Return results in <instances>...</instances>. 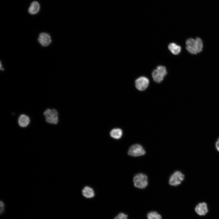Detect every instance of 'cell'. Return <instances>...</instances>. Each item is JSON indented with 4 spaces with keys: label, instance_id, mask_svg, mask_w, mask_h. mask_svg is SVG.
<instances>
[{
    "label": "cell",
    "instance_id": "obj_7",
    "mask_svg": "<svg viewBox=\"0 0 219 219\" xmlns=\"http://www.w3.org/2000/svg\"><path fill=\"white\" fill-rule=\"evenodd\" d=\"M38 40L40 44L44 47L48 46L51 42V38L50 35L45 33H40Z\"/></svg>",
    "mask_w": 219,
    "mask_h": 219
},
{
    "label": "cell",
    "instance_id": "obj_5",
    "mask_svg": "<svg viewBox=\"0 0 219 219\" xmlns=\"http://www.w3.org/2000/svg\"><path fill=\"white\" fill-rule=\"evenodd\" d=\"M145 151L140 144H135L131 146L128 152V155L133 157H138L144 155Z\"/></svg>",
    "mask_w": 219,
    "mask_h": 219
},
{
    "label": "cell",
    "instance_id": "obj_3",
    "mask_svg": "<svg viewBox=\"0 0 219 219\" xmlns=\"http://www.w3.org/2000/svg\"><path fill=\"white\" fill-rule=\"evenodd\" d=\"M46 121L49 123L57 124L58 122V113L55 109H47L43 113Z\"/></svg>",
    "mask_w": 219,
    "mask_h": 219
},
{
    "label": "cell",
    "instance_id": "obj_12",
    "mask_svg": "<svg viewBox=\"0 0 219 219\" xmlns=\"http://www.w3.org/2000/svg\"><path fill=\"white\" fill-rule=\"evenodd\" d=\"M40 8L39 3L36 1H34L30 4L28 9V12L31 14H35L38 12Z\"/></svg>",
    "mask_w": 219,
    "mask_h": 219
},
{
    "label": "cell",
    "instance_id": "obj_4",
    "mask_svg": "<svg viewBox=\"0 0 219 219\" xmlns=\"http://www.w3.org/2000/svg\"><path fill=\"white\" fill-rule=\"evenodd\" d=\"M184 175L180 171H176L170 176L169 183L172 186H177L181 183L184 180Z\"/></svg>",
    "mask_w": 219,
    "mask_h": 219
},
{
    "label": "cell",
    "instance_id": "obj_17",
    "mask_svg": "<svg viewBox=\"0 0 219 219\" xmlns=\"http://www.w3.org/2000/svg\"><path fill=\"white\" fill-rule=\"evenodd\" d=\"M114 219H128V215L123 213H120L116 215Z\"/></svg>",
    "mask_w": 219,
    "mask_h": 219
},
{
    "label": "cell",
    "instance_id": "obj_16",
    "mask_svg": "<svg viewBox=\"0 0 219 219\" xmlns=\"http://www.w3.org/2000/svg\"><path fill=\"white\" fill-rule=\"evenodd\" d=\"M148 219H162L161 215L155 211H151L147 214Z\"/></svg>",
    "mask_w": 219,
    "mask_h": 219
},
{
    "label": "cell",
    "instance_id": "obj_13",
    "mask_svg": "<svg viewBox=\"0 0 219 219\" xmlns=\"http://www.w3.org/2000/svg\"><path fill=\"white\" fill-rule=\"evenodd\" d=\"M168 48L171 52L174 55L179 54L181 51V47L174 43H169Z\"/></svg>",
    "mask_w": 219,
    "mask_h": 219
},
{
    "label": "cell",
    "instance_id": "obj_15",
    "mask_svg": "<svg viewBox=\"0 0 219 219\" xmlns=\"http://www.w3.org/2000/svg\"><path fill=\"white\" fill-rule=\"evenodd\" d=\"M195 48L196 52L199 53L201 52L203 47V43L202 40L199 37H197L195 39Z\"/></svg>",
    "mask_w": 219,
    "mask_h": 219
},
{
    "label": "cell",
    "instance_id": "obj_18",
    "mask_svg": "<svg viewBox=\"0 0 219 219\" xmlns=\"http://www.w3.org/2000/svg\"><path fill=\"white\" fill-rule=\"evenodd\" d=\"M0 214L3 213L4 209V204L2 201H1L0 202Z\"/></svg>",
    "mask_w": 219,
    "mask_h": 219
},
{
    "label": "cell",
    "instance_id": "obj_14",
    "mask_svg": "<svg viewBox=\"0 0 219 219\" xmlns=\"http://www.w3.org/2000/svg\"><path fill=\"white\" fill-rule=\"evenodd\" d=\"M122 134V130L119 128L113 129L110 132V136L113 138L116 139L121 138Z\"/></svg>",
    "mask_w": 219,
    "mask_h": 219
},
{
    "label": "cell",
    "instance_id": "obj_19",
    "mask_svg": "<svg viewBox=\"0 0 219 219\" xmlns=\"http://www.w3.org/2000/svg\"><path fill=\"white\" fill-rule=\"evenodd\" d=\"M215 145L217 151L219 152V137L216 142Z\"/></svg>",
    "mask_w": 219,
    "mask_h": 219
},
{
    "label": "cell",
    "instance_id": "obj_9",
    "mask_svg": "<svg viewBox=\"0 0 219 219\" xmlns=\"http://www.w3.org/2000/svg\"><path fill=\"white\" fill-rule=\"evenodd\" d=\"M195 39L190 38L186 41V48L190 54H197L195 48Z\"/></svg>",
    "mask_w": 219,
    "mask_h": 219
},
{
    "label": "cell",
    "instance_id": "obj_2",
    "mask_svg": "<svg viewBox=\"0 0 219 219\" xmlns=\"http://www.w3.org/2000/svg\"><path fill=\"white\" fill-rule=\"evenodd\" d=\"M133 181L134 186L139 189H143L145 188L148 184L147 176L142 173L136 175L134 177Z\"/></svg>",
    "mask_w": 219,
    "mask_h": 219
},
{
    "label": "cell",
    "instance_id": "obj_1",
    "mask_svg": "<svg viewBox=\"0 0 219 219\" xmlns=\"http://www.w3.org/2000/svg\"><path fill=\"white\" fill-rule=\"evenodd\" d=\"M167 74L165 67L158 66L154 70L152 73V76L154 80L157 83L162 81Z\"/></svg>",
    "mask_w": 219,
    "mask_h": 219
},
{
    "label": "cell",
    "instance_id": "obj_8",
    "mask_svg": "<svg viewBox=\"0 0 219 219\" xmlns=\"http://www.w3.org/2000/svg\"><path fill=\"white\" fill-rule=\"evenodd\" d=\"M195 209L196 212L200 216L205 215L208 211L207 204L205 202L198 203L196 206Z\"/></svg>",
    "mask_w": 219,
    "mask_h": 219
},
{
    "label": "cell",
    "instance_id": "obj_10",
    "mask_svg": "<svg viewBox=\"0 0 219 219\" xmlns=\"http://www.w3.org/2000/svg\"><path fill=\"white\" fill-rule=\"evenodd\" d=\"M30 119L29 117L25 114L21 115L18 119V123L19 125L22 127H27L30 122Z\"/></svg>",
    "mask_w": 219,
    "mask_h": 219
},
{
    "label": "cell",
    "instance_id": "obj_11",
    "mask_svg": "<svg viewBox=\"0 0 219 219\" xmlns=\"http://www.w3.org/2000/svg\"><path fill=\"white\" fill-rule=\"evenodd\" d=\"M82 195L87 198H91L95 196L94 191L92 188L89 187L85 186L82 191Z\"/></svg>",
    "mask_w": 219,
    "mask_h": 219
},
{
    "label": "cell",
    "instance_id": "obj_6",
    "mask_svg": "<svg viewBox=\"0 0 219 219\" xmlns=\"http://www.w3.org/2000/svg\"><path fill=\"white\" fill-rule=\"evenodd\" d=\"M149 84L148 79L144 76H141L137 78L135 81L136 88L140 91H143L146 89Z\"/></svg>",
    "mask_w": 219,
    "mask_h": 219
}]
</instances>
